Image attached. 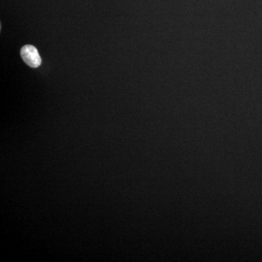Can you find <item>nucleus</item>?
<instances>
[{"mask_svg": "<svg viewBox=\"0 0 262 262\" xmlns=\"http://www.w3.org/2000/svg\"><path fill=\"white\" fill-rule=\"evenodd\" d=\"M20 56L23 58L24 61L32 68H37L42 63V59L39 56L37 48L34 46H24L20 51Z\"/></svg>", "mask_w": 262, "mask_h": 262, "instance_id": "nucleus-1", "label": "nucleus"}]
</instances>
